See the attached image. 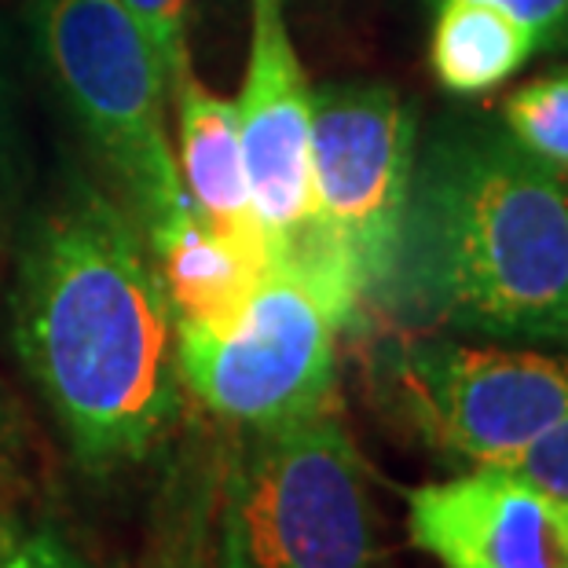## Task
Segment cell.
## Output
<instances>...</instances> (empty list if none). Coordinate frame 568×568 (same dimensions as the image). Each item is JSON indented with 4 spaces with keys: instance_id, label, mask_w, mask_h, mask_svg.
Wrapping results in <instances>:
<instances>
[{
    "instance_id": "cell-1",
    "label": "cell",
    "mask_w": 568,
    "mask_h": 568,
    "mask_svg": "<svg viewBox=\"0 0 568 568\" xmlns=\"http://www.w3.org/2000/svg\"><path fill=\"white\" fill-rule=\"evenodd\" d=\"M11 342L84 474L136 466L173 433L184 407L173 305L136 221L95 187L33 224Z\"/></svg>"
},
{
    "instance_id": "cell-2",
    "label": "cell",
    "mask_w": 568,
    "mask_h": 568,
    "mask_svg": "<svg viewBox=\"0 0 568 568\" xmlns=\"http://www.w3.org/2000/svg\"><path fill=\"white\" fill-rule=\"evenodd\" d=\"M374 305L499 342H568L561 176L495 129L433 140L415 162L400 243Z\"/></svg>"
},
{
    "instance_id": "cell-3",
    "label": "cell",
    "mask_w": 568,
    "mask_h": 568,
    "mask_svg": "<svg viewBox=\"0 0 568 568\" xmlns=\"http://www.w3.org/2000/svg\"><path fill=\"white\" fill-rule=\"evenodd\" d=\"M213 539L221 568H374L367 469L342 410L239 429L216 463Z\"/></svg>"
},
{
    "instance_id": "cell-4",
    "label": "cell",
    "mask_w": 568,
    "mask_h": 568,
    "mask_svg": "<svg viewBox=\"0 0 568 568\" xmlns=\"http://www.w3.org/2000/svg\"><path fill=\"white\" fill-rule=\"evenodd\" d=\"M371 389L429 452L506 466L568 415V356L400 331L371 348Z\"/></svg>"
},
{
    "instance_id": "cell-5",
    "label": "cell",
    "mask_w": 568,
    "mask_h": 568,
    "mask_svg": "<svg viewBox=\"0 0 568 568\" xmlns=\"http://www.w3.org/2000/svg\"><path fill=\"white\" fill-rule=\"evenodd\" d=\"M33 30L59 92L125 184L140 221L187 199L165 129L169 81L159 48L122 0H38Z\"/></svg>"
},
{
    "instance_id": "cell-6",
    "label": "cell",
    "mask_w": 568,
    "mask_h": 568,
    "mask_svg": "<svg viewBox=\"0 0 568 568\" xmlns=\"http://www.w3.org/2000/svg\"><path fill=\"white\" fill-rule=\"evenodd\" d=\"M342 316L294 268H272L224 331L176 323L180 385L235 429H272L337 407Z\"/></svg>"
},
{
    "instance_id": "cell-7",
    "label": "cell",
    "mask_w": 568,
    "mask_h": 568,
    "mask_svg": "<svg viewBox=\"0 0 568 568\" xmlns=\"http://www.w3.org/2000/svg\"><path fill=\"white\" fill-rule=\"evenodd\" d=\"M235 114L253 210L272 243L275 268H294L337 312L356 316L364 294L316 227L312 89L290 41L283 0H250V52Z\"/></svg>"
},
{
    "instance_id": "cell-8",
    "label": "cell",
    "mask_w": 568,
    "mask_h": 568,
    "mask_svg": "<svg viewBox=\"0 0 568 568\" xmlns=\"http://www.w3.org/2000/svg\"><path fill=\"white\" fill-rule=\"evenodd\" d=\"M415 111L378 81L312 92V205L326 250L356 280L364 305L393 268L415 176Z\"/></svg>"
},
{
    "instance_id": "cell-9",
    "label": "cell",
    "mask_w": 568,
    "mask_h": 568,
    "mask_svg": "<svg viewBox=\"0 0 568 568\" xmlns=\"http://www.w3.org/2000/svg\"><path fill=\"white\" fill-rule=\"evenodd\" d=\"M407 536L440 568H568V495L469 466L407 491Z\"/></svg>"
},
{
    "instance_id": "cell-10",
    "label": "cell",
    "mask_w": 568,
    "mask_h": 568,
    "mask_svg": "<svg viewBox=\"0 0 568 568\" xmlns=\"http://www.w3.org/2000/svg\"><path fill=\"white\" fill-rule=\"evenodd\" d=\"M169 100L176 106V169L187 202L213 232L275 268L272 243L253 210L235 100L205 89L191 67L169 78Z\"/></svg>"
},
{
    "instance_id": "cell-11",
    "label": "cell",
    "mask_w": 568,
    "mask_h": 568,
    "mask_svg": "<svg viewBox=\"0 0 568 568\" xmlns=\"http://www.w3.org/2000/svg\"><path fill=\"white\" fill-rule=\"evenodd\" d=\"M148 250L176 323L199 331H224L272 272L213 232L187 199L148 224Z\"/></svg>"
},
{
    "instance_id": "cell-12",
    "label": "cell",
    "mask_w": 568,
    "mask_h": 568,
    "mask_svg": "<svg viewBox=\"0 0 568 568\" xmlns=\"http://www.w3.org/2000/svg\"><path fill=\"white\" fill-rule=\"evenodd\" d=\"M536 52V33L506 11L480 0H437L429 67L447 92L485 95L503 89Z\"/></svg>"
},
{
    "instance_id": "cell-13",
    "label": "cell",
    "mask_w": 568,
    "mask_h": 568,
    "mask_svg": "<svg viewBox=\"0 0 568 568\" xmlns=\"http://www.w3.org/2000/svg\"><path fill=\"white\" fill-rule=\"evenodd\" d=\"M213 495L216 463H202L191 474L176 477L159 506L143 568H221L213 539Z\"/></svg>"
},
{
    "instance_id": "cell-14",
    "label": "cell",
    "mask_w": 568,
    "mask_h": 568,
    "mask_svg": "<svg viewBox=\"0 0 568 568\" xmlns=\"http://www.w3.org/2000/svg\"><path fill=\"white\" fill-rule=\"evenodd\" d=\"M503 125L531 159L568 173V67L525 81L503 103Z\"/></svg>"
},
{
    "instance_id": "cell-15",
    "label": "cell",
    "mask_w": 568,
    "mask_h": 568,
    "mask_svg": "<svg viewBox=\"0 0 568 568\" xmlns=\"http://www.w3.org/2000/svg\"><path fill=\"white\" fill-rule=\"evenodd\" d=\"M0 568H84V561L52 525L0 521Z\"/></svg>"
},
{
    "instance_id": "cell-16",
    "label": "cell",
    "mask_w": 568,
    "mask_h": 568,
    "mask_svg": "<svg viewBox=\"0 0 568 568\" xmlns=\"http://www.w3.org/2000/svg\"><path fill=\"white\" fill-rule=\"evenodd\" d=\"M140 22L151 44L159 48L165 81L191 67L187 55V0H122Z\"/></svg>"
},
{
    "instance_id": "cell-17",
    "label": "cell",
    "mask_w": 568,
    "mask_h": 568,
    "mask_svg": "<svg viewBox=\"0 0 568 568\" xmlns=\"http://www.w3.org/2000/svg\"><path fill=\"white\" fill-rule=\"evenodd\" d=\"M506 469L558 495H568V415L542 433L536 444H528L514 463H506Z\"/></svg>"
},
{
    "instance_id": "cell-18",
    "label": "cell",
    "mask_w": 568,
    "mask_h": 568,
    "mask_svg": "<svg viewBox=\"0 0 568 568\" xmlns=\"http://www.w3.org/2000/svg\"><path fill=\"white\" fill-rule=\"evenodd\" d=\"M514 16L521 27L536 33L539 52H561L568 48V0H480Z\"/></svg>"
},
{
    "instance_id": "cell-19",
    "label": "cell",
    "mask_w": 568,
    "mask_h": 568,
    "mask_svg": "<svg viewBox=\"0 0 568 568\" xmlns=\"http://www.w3.org/2000/svg\"><path fill=\"white\" fill-rule=\"evenodd\" d=\"M11 176V111H8V84L0 78V199H4Z\"/></svg>"
},
{
    "instance_id": "cell-20",
    "label": "cell",
    "mask_w": 568,
    "mask_h": 568,
    "mask_svg": "<svg viewBox=\"0 0 568 568\" xmlns=\"http://www.w3.org/2000/svg\"><path fill=\"white\" fill-rule=\"evenodd\" d=\"M8 447H11V415H8L4 396H0V463H4Z\"/></svg>"
}]
</instances>
